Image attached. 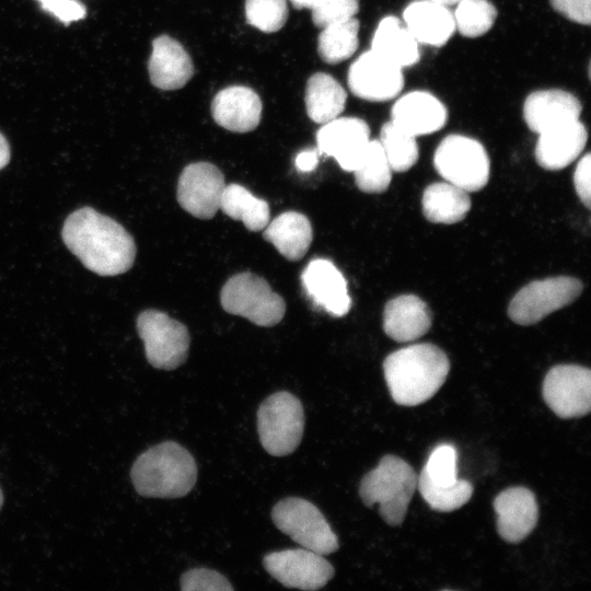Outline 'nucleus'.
Listing matches in <instances>:
<instances>
[{"label":"nucleus","mask_w":591,"mask_h":591,"mask_svg":"<svg viewBox=\"0 0 591 591\" xmlns=\"http://www.w3.org/2000/svg\"><path fill=\"white\" fill-rule=\"evenodd\" d=\"M61 235L81 263L101 276L123 274L134 264L132 236L117 221L90 207L72 212L65 221Z\"/></svg>","instance_id":"f257e3e1"},{"label":"nucleus","mask_w":591,"mask_h":591,"mask_svg":"<svg viewBox=\"0 0 591 591\" xmlns=\"http://www.w3.org/2000/svg\"><path fill=\"white\" fill-rule=\"evenodd\" d=\"M449 371L445 352L429 343L401 348L383 361L389 392L402 406H416L430 399L443 385Z\"/></svg>","instance_id":"f03ea898"},{"label":"nucleus","mask_w":591,"mask_h":591,"mask_svg":"<svg viewBox=\"0 0 591 591\" xmlns=\"http://www.w3.org/2000/svg\"><path fill=\"white\" fill-rule=\"evenodd\" d=\"M130 477L142 497L179 498L195 486L197 465L188 450L174 441H165L136 459Z\"/></svg>","instance_id":"7ed1b4c3"},{"label":"nucleus","mask_w":591,"mask_h":591,"mask_svg":"<svg viewBox=\"0 0 591 591\" xmlns=\"http://www.w3.org/2000/svg\"><path fill=\"white\" fill-rule=\"evenodd\" d=\"M417 482L415 470L405 460L387 454L362 477L359 495L367 507L378 503L382 519L397 526L405 519Z\"/></svg>","instance_id":"20e7f679"},{"label":"nucleus","mask_w":591,"mask_h":591,"mask_svg":"<svg viewBox=\"0 0 591 591\" xmlns=\"http://www.w3.org/2000/svg\"><path fill=\"white\" fill-rule=\"evenodd\" d=\"M304 430V412L300 399L280 391L268 396L257 410V431L265 451L285 456L296 451Z\"/></svg>","instance_id":"39448f33"},{"label":"nucleus","mask_w":591,"mask_h":591,"mask_svg":"<svg viewBox=\"0 0 591 591\" xmlns=\"http://www.w3.org/2000/svg\"><path fill=\"white\" fill-rule=\"evenodd\" d=\"M220 301L228 313L243 316L258 326L278 324L286 312L283 299L264 278L248 271L232 276L223 285Z\"/></svg>","instance_id":"423d86ee"},{"label":"nucleus","mask_w":591,"mask_h":591,"mask_svg":"<svg viewBox=\"0 0 591 591\" xmlns=\"http://www.w3.org/2000/svg\"><path fill=\"white\" fill-rule=\"evenodd\" d=\"M433 164L447 182L467 193L482 189L489 178L490 162L485 148L466 136H447L434 152Z\"/></svg>","instance_id":"0eeeda50"},{"label":"nucleus","mask_w":591,"mask_h":591,"mask_svg":"<svg viewBox=\"0 0 591 591\" xmlns=\"http://www.w3.org/2000/svg\"><path fill=\"white\" fill-rule=\"evenodd\" d=\"M274 524L296 543L321 555L338 549V538L321 510L303 498L288 497L271 510Z\"/></svg>","instance_id":"6e6552de"},{"label":"nucleus","mask_w":591,"mask_h":591,"mask_svg":"<svg viewBox=\"0 0 591 591\" xmlns=\"http://www.w3.org/2000/svg\"><path fill=\"white\" fill-rule=\"evenodd\" d=\"M137 331L152 367L174 370L187 359L190 341L188 331L167 314L157 310L141 312L137 318Z\"/></svg>","instance_id":"1a4fd4ad"},{"label":"nucleus","mask_w":591,"mask_h":591,"mask_svg":"<svg viewBox=\"0 0 591 591\" xmlns=\"http://www.w3.org/2000/svg\"><path fill=\"white\" fill-rule=\"evenodd\" d=\"M581 291V281L572 277L535 280L515 293L508 315L517 324L532 325L573 302Z\"/></svg>","instance_id":"9d476101"},{"label":"nucleus","mask_w":591,"mask_h":591,"mask_svg":"<svg viewBox=\"0 0 591 591\" xmlns=\"http://www.w3.org/2000/svg\"><path fill=\"white\" fill-rule=\"evenodd\" d=\"M542 394L558 417L584 416L591 408V371L577 364L555 366L544 378Z\"/></svg>","instance_id":"9b49d317"},{"label":"nucleus","mask_w":591,"mask_h":591,"mask_svg":"<svg viewBox=\"0 0 591 591\" xmlns=\"http://www.w3.org/2000/svg\"><path fill=\"white\" fill-rule=\"evenodd\" d=\"M263 565L282 586L301 590L323 588L335 572L323 555L304 547L269 553Z\"/></svg>","instance_id":"f8f14e48"},{"label":"nucleus","mask_w":591,"mask_h":591,"mask_svg":"<svg viewBox=\"0 0 591 591\" xmlns=\"http://www.w3.org/2000/svg\"><path fill=\"white\" fill-rule=\"evenodd\" d=\"M224 176L209 162H196L187 165L177 183V201L192 216L211 219L220 209L224 190Z\"/></svg>","instance_id":"ddd939ff"},{"label":"nucleus","mask_w":591,"mask_h":591,"mask_svg":"<svg viewBox=\"0 0 591 591\" xmlns=\"http://www.w3.org/2000/svg\"><path fill=\"white\" fill-rule=\"evenodd\" d=\"M348 86L360 99L385 102L399 94L404 86V76L402 68L370 49L351 63Z\"/></svg>","instance_id":"4468645a"},{"label":"nucleus","mask_w":591,"mask_h":591,"mask_svg":"<svg viewBox=\"0 0 591 591\" xmlns=\"http://www.w3.org/2000/svg\"><path fill=\"white\" fill-rule=\"evenodd\" d=\"M369 142V126L358 117H336L316 132L320 154L334 158L347 172L358 167Z\"/></svg>","instance_id":"2eb2a0df"},{"label":"nucleus","mask_w":591,"mask_h":591,"mask_svg":"<svg viewBox=\"0 0 591 591\" xmlns=\"http://www.w3.org/2000/svg\"><path fill=\"white\" fill-rule=\"evenodd\" d=\"M497 531L508 543L523 541L536 526L538 507L535 495L529 488L510 487L494 500Z\"/></svg>","instance_id":"dca6fc26"},{"label":"nucleus","mask_w":591,"mask_h":591,"mask_svg":"<svg viewBox=\"0 0 591 591\" xmlns=\"http://www.w3.org/2000/svg\"><path fill=\"white\" fill-rule=\"evenodd\" d=\"M391 117L394 125L417 137L443 128L448 111L443 103L429 92L412 91L394 103Z\"/></svg>","instance_id":"f3484780"},{"label":"nucleus","mask_w":591,"mask_h":591,"mask_svg":"<svg viewBox=\"0 0 591 591\" xmlns=\"http://www.w3.org/2000/svg\"><path fill=\"white\" fill-rule=\"evenodd\" d=\"M587 140V129L579 119L547 128L538 134L536 162L545 170H561L577 159Z\"/></svg>","instance_id":"a211bd4d"},{"label":"nucleus","mask_w":591,"mask_h":591,"mask_svg":"<svg viewBox=\"0 0 591 591\" xmlns=\"http://www.w3.org/2000/svg\"><path fill=\"white\" fill-rule=\"evenodd\" d=\"M303 286L313 301L334 316H343L351 306L347 282L329 260H311L302 273Z\"/></svg>","instance_id":"6ab92c4d"},{"label":"nucleus","mask_w":591,"mask_h":591,"mask_svg":"<svg viewBox=\"0 0 591 591\" xmlns=\"http://www.w3.org/2000/svg\"><path fill=\"white\" fill-rule=\"evenodd\" d=\"M151 83L161 90L183 88L194 74V65L184 47L174 38L161 35L152 42L148 61Z\"/></svg>","instance_id":"aec40b11"},{"label":"nucleus","mask_w":591,"mask_h":591,"mask_svg":"<svg viewBox=\"0 0 591 591\" xmlns=\"http://www.w3.org/2000/svg\"><path fill=\"white\" fill-rule=\"evenodd\" d=\"M211 113L219 126L233 132H248L260 121L262 101L252 89L233 85L218 92Z\"/></svg>","instance_id":"412c9836"},{"label":"nucleus","mask_w":591,"mask_h":591,"mask_svg":"<svg viewBox=\"0 0 591 591\" xmlns=\"http://www.w3.org/2000/svg\"><path fill=\"white\" fill-rule=\"evenodd\" d=\"M579 100L560 89L540 90L531 93L523 104V117L528 127L540 134L553 126L579 119Z\"/></svg>","instance_id":"4be33fe9"},{"label":"nucleus","mask_w":591,"mask_h":591,"mask_svg":"<svg viewBox=\"0 0 591 591\" xmlns=\"http://www.w3.org/2000/svg\"><path fill=\"white\" fill-rule=\"evenodd\" d=\"M431 312L425 301L414 294H403L386 303L383 329L390 338L398 343H408L425 335L431 326Z\"/></svg>","instance_id":"5701e85b"},{"label":"nucleus","mask_w":591,"mask_h":591,"mask_svg":"<svg viewBox=\"0 0 591 591\" xmlns=\"http://www.w3.org/2000/svg\"><path fill=\"white\" fill-rule=\"evenodd\" d=\"M403 20L420 44L443 46L455 32L454 18L448 7L429 0L409 3L403 12Z\"/></svg>","instance_id":"b1692460"},{"label":"nucleus","mask_w":591,"mask_h":591,"mask_svg":"<svg viewBox=\"0 0 591 591\" xmlns=\"http://www.w3.org/2000/svg\"><path fill=\"white\" fill-rule=\"evenodd\" d=\"M263 236L289 260H299L308 252L313 231L310 220L300 212L287 211L279 215L263 230Z\"/></svg>","instance_id":"393cba45"},{"label":"nucleus","mask_w":591,"mask_h":591,"mask_svg":"<svg viewBox=\"0 0 591 591\" xmlns=\"http://www.w3.org/2000/svg\"><path fill=\"white\" fill-rule=\"evenodd\" d=\"M371 50L402 69L412 67L420 59L418 42L393 15L379 22L372 37Z\"/></svg>","instance_id":"a878e982"},{"label":"nucleus","mask_w":591,"mask_h":591,"mask_svg":"<svg viewBox=\"0 0 591 591\" xmlns=\"http://www.w3.org/2000/svg\"><path fill=\"white\" fill-rule=\"evenodd\" d=\"M421 205L427 220L445 224L463 220L471 209L467 192L449 182L429 185L424 192Z\"/></svg>","instance_id":"bb28decb"},{"label":"nucleus","mask_w":591,"mask_h":591,"mask_svg":"<svg viewBox=\"0 0 591 591\" xmlns=\"http://www.w3.org/2000/svg\"><path fill=\"white\" fill-rule=\"evenodd\" d=\"M347 94L331 74L317 72L311 76L305 86L308 116L317 124H325L344 111Z\"/></svg>","instance_id":"cd10ccee"},{"label":"nucleus","mask_w":591,"mask_h":591,"mask_svg":"<svg viewBox=\"0 0 591 591\" xmlns=\"http://www.w3.org/2000/svg\"><path fill=\"white\" fill-rule=\"evenodd\" d=\"M220 209L230 218L242 221L253 232L264 230L270 220L267 201L255 197L239 184L225 185Z\"/></svg>","instance_id":"c85d7f7f"},{"label":"nucleus","mask_w":591,"mask_h":591,"mask_svg":"<svg viewBox=\"0 0 591 591\" xmlns=\"http://www.w3.org/2000/svg\"><path fill=\"white\" fill-rule=\"evenodd\" d=\"M358 33L359 21L356 18L323 27L317 40L321 59L335 65L350 58L359 45Z\"/></svg>","instance_id":"c756f323"},{"label":"nucleus","mask_w":591,"mask_h":591,"mask_svg":"<svg viewBox=\"0 0 591 591\" xmlns=\"http://www.w3.org/2000/svg\"><path fill=\"white\" fill-rule=\"evenodd\" d=\"M354 174L356 185L361 192L380 194L387 189L392 178V169L379 140H370Z\"/></svg>","instance_id":"7c9ffc66"},{"label":"nucleus","mask_w":591,"mask_h":591,"mask_svg":"<svg viewBox=\"0 0 591 591\" xmlns=\"http://www.w3.org/2000/svg\"><path fill=\"white\" fill-rule=\"evenodd\" d=\"M417 488L431 509L442 512L461 508L473 495V485L468 480L457 479L451 485H439L432 483L422 470Z\"/></svg>","instance_id":"2f4dec72"},{"label":"nucleus","mask_w":591,"mask_h":591,"mask_svg":"<svg viewBox=\"0 0 591 591\" xmlns=\"http://www.w3.org/2000/svg\"><path fill=\"white\" fill-rule=\"evenodd\" d=\"M379 141L392 171H408L417 162L419 153L416 137L392 121L382 126Z\"/></svg>","instance_id":"473e14b6"},{"label":"nucleus","mask_w":591,"mask_h":591,"mask_svg":"<svg viewBox=\"0 0 591 591\" xmlns=\"http://www.w3.org/2000/svg\"><path fill=\"white\" fill-rule=\"evenodd\" d=\"M453 14L455 30L475 38L486 34L495 23L497 10L488 0H460Z\"/></svg>","instance_id":"72a5a7b5"},{"label":"nucleus","mask_w":591,"mask_h":591,"mask_svg":"<svg viewBox=\"0 0 591 591\" xmlns=\"http://www.w3.org/2000/svg\"><path fill=\"white\" fill-rule=\"evenodd\" d=\"M247 23L265 33L279 31L288 18L286 0H246Z\"/></svg>","instance_id":"f704fd0d"},{"label":"nucleus","mask_w":591,"mask_h":591,"mask_svg":"<svg viewBox=\"0 0 591 591\" xmlns=\"http://www.w3.org/2000/svg\"><path fill=\"white\" fill-rule=\"evenodd\" d=\"M456 457V449L452 444H440L432 450L422 471L434 484H454L459 479Z\"/></svg>","instance_id":"c9c22d12"},{"label":"nucleus","mask_w":591,"mask_h":591,"mask_svg":"<svg viewBox=\"0 0 591 591\" xmlns=\"http://www.w3.org/2000/svg\"><path fill=\"white\" fill-rule=\"evenodd\" d=\"M359 0H320L312 9V20L317 27L355 18Z\"/></svg>","instance_id":"e433bc0d"},{"label":"nucleus","mask_w":591,"mask_h":591,"mask_svg":"<svg viewBox=\"0 0 591 591\" xmlns=\"http://www.w3.org/2000/svg\"><path fill=\"white\" fill-rule=\"evenodd\" d=\"M183 591H230L233 587L220 572L209 568H192L181 577Z\"/></svg>","instance_id":"4c0bfd02"},{"label":"nucleus","mask_w":591,"mask_h":591,"mask_svg":"<svg viewBox=\"0 0 591 591\" xmlns=\"http://www.w3.org/2000/svg\"><path fill=\"white\" fill-rule=\"evenodd\" d=\"M42 10L54 15L65 25L82 20L86 15L85 7L78 0H37Z\"/></svg>","instance_id":"58836bf2"},{"label":"nucleus","mask_w":591,"mask_h":591,"mask_svg":"<svg viewBox=\"0 0 591 591\" xmlns=\"http://www.w3.org/2000/svg\"><path fill=\"white\" fill-rule=\"evenodd\" d=\"M554 10L568 20L589 25L591 21L590 0H549Z\"/></svg>","instance_id":"ea45409f"},{"label":"nucleus","mask_w":591,"mask_h":591,"mask_svg":"<svg viewBox=\"0 0 591 591\" xmlns=\"http://www.w3.org/2000/svg\"><path fill=\"white\" fill-rule=\"evenodd\" d=\"M590 164V153H587L578 162L573 174L576 193L587 208L591 205Z\"/></svg>","instance_id":"a19ab883"},{"label":"nucleus","mask_w":591,"mask_h":591,"mask_svg":"<svg viewBox=\"0 0 591 591\" xmlns=\"http://www.w3.org/2000/svg\"><path fill=\"white\" fill-rule=\"evenodd\" d=\"M318 150L308 149L301 151L296 160L294 164L300 172H311L318 163Z\"/></svg>","instance_id":"79ce46f5"},{"label":"nucleus","mask_w":591,"mask_h":591,"mask_svg":"<svg viewBox=\"0 0 591 591\" xmlns=\"http://www.w3.org/2000/svg\"><path fill=\"white\" fill-rule=\"evenodd\" d=\"M10 161V146L5 137L0 132V170Z\"/></svg>","instance_id":"37998d69"},{"label":"nucleus","mask_w":591,"mask_h":591,"mask_svg":"<svg viewBox=\"0 0 591 591\" xmlns=\"http://www.w3.org/2000/svg\"><path fill=\"white\" fill-rule=\"evenodd\" d=\"M320 0H290L297 9H313Z\"/></svg>","instance_id":"c03bdc74"},{"label":"nucleus","mask_w":591,"mask_h":591,"mask_svg":"<svg viewBox=\"0 0 591 591\" xmlns=\"http://www.w3.org/2000/svg\"><path fill=\"white\" fill-rule=\"evenodd\" d=\"M431 2L444 5V7H451L456 4L460 0H429Z\"/></svg>","instance_id":"a18cd8bd"},{"label":"nucleus","mask_w":591,"mask_h":591,"mask_svg":"<svg viewBox=\"0 0 591 591\" xmlns=\"http://www.w3.org/2000/svg\"><path fill=\"white\" fill-rule=\"evenodd\" d=\"M2 503H3V494H2V490L0 488V509L2 507Z\"/></svg>","instance_id":"49530a36"}]
</instances>
